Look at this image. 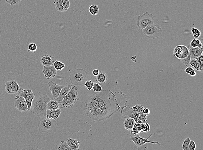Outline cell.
<instances>
[{"label":"cell","instance_id":"1","mask_svg":"<svg viewBox=\"0 0 203 150\" xmlns=\"http://www.w3.org/2000/svg\"><path fill=\"white\" fill-rule=\"evenodd\" d=\"M84 108L87 116L95 122H100L108 119L121 107L115 94L107 89L91 96Z\"/></svg>","mask_w":203,"mask_h":150},{"label":"cell","instance_id":"2","mask_svg":"<svg viewBox=\"0 0 203 150\" xmlns=\"http://www.w3.org/2000/svg\"><path fill=\"white\" fill-rule=\"evenodd\" d=\"M51 99L46 94H43L38 96L33 102V114L35 116L46 118L47 105Z\"/></svg>","mask_w":203,"mask_h":150},{"label":"cell","instance_id":"3","mask_svg":"<svg viewBox=\"0 0 203 150\" xmlns=\"http://www.w3.org/2000/svg\"><path fill=\"white\" fill-rule=\"evenodd\" d=\"M66 84L70 88V90L64 97L63 101L60 102V105L62 108L69 109L72 107L76 101L79 100V98L78 90L76 86L71 84L69 83Z\"/></svg>","mask_w":203,"mask_h":150},{"label":"cell","instance_id":"4","mask_svg":"<svg viewBox=\"0 0 203 150\" xmlns=\"http://www.w3.org/2000/svg\"><path fill=\"white\" fill-rule=\"evenodd\" d=\"M39 130L41 132L53 134L57 131V122L56 119L42 118L38 123Z\"/></svg>","mask_w":203,"mask_h":150},{"label":"cell","instance_id":"5","mask_svg":"<svg viewBox=\"0 0 203 150\" xmlns=\"http://www.w3.org/2000/svg\"><path fill=\"white\" fill-rule=\"evenodd\" d=\"M72 84L81 86L84 84L88 79L86 71L82 69H76L72 71L69 77Z\"/></svg>","mask_w":203,"mask_h":150},{"label":"cell","instance_id":"6","mask_svg":"<svg viewBox=\"0 0 203 150\" xmlns=\"http://www.w3.org/2000/svg\"><path fill=\"white\" fill-rule=\"evenodd\" d=\"M120 113L123 116H127L130 118H133L136 122L141 121L144 123L147 121V116L148 115H145L141 112H136L130 107L124 104L120 110Z\"/></svg>","mask_w":203,"mask_h":150},{"label":"cell","instance_id":"7","mask_svg":"<svg viewBox=\"0 0 203 150\" xmlns=\"http://www.w3.org/2000/svg\"><path fill=\"white\" fill-rule=\"evenodd\" d=\"M154 21V19L153 14L146 12L137 17L136 26L139 29H143L153 24Z\"/></svg>","mask_w":203,"mask_h":150},{"label":"cell","instance_id":"8","mask_svg":"<svg viewBox=\"0 0 203 150\" xmlns=\"http://www.w3.org/2000/svg\"><path fill=\"white\" fill-rule=\"evenodd\" d=\"M145 36L148 38L153 39H159V36L162 34L163 30L157 24H153L142 29Z\"/></svg>","mask_w":203,"mask_h":150},{"label":"cell","instance_id":"9","mask_svg":"<svg viewBox=\"0 0 203 150\" xmlns=\"http://www.w3.org/2000/svg\"><path fill=\"white\" fill-rule=\"evenodd\" d=\"M153 135V134H150L148 137L146 138H142L138 134L136 135H135L134 136H132L130 137V138L128 139L129 140H131L133 141L135 145L138 147L142 146L143 145L146 144L148 143H150L153 144H157L160 146L163 145V144H160L159 142L158 141H150L149 140V139Z\"/></svg>","mask_w":203,"mask_h":150},{"label":"cell","instance_id":"10","mask_svg":"<svg viewBox=\"0 0 203 150\" xmlns=\"http://www.w3.org/2000/svg\"><path fill=\"white\" fill-rule=\"evenodd\" d=\"M18 95L22 96L26 100L28 107V111L31 109L33 101L35 98V94L31 89H23L20 87L18 91Z\"/></svg>","mask_w":203,"mask_h":150},{"label":"cell","instance_id":"11","mask_svg":"<svg viewBox=\"0 0 203 150\" xmlns=\"http://www.w3.org/2000/svg\"><path fill=\"white\" fill-rule=\"evenodd\" d=\"M174 56L179 60H183L188 56L189 55L187 47L182 45L175 47L173 51Z\"/></svg>","mask_w":203,"mask_h":150},{"label":"cell","instance_id":"12","mask_svg":"<svg viewBox=\"0 0 203 150\" xmlns=\"http://www.w3.org/2000/svg\"><path fill=\"white\" fill-rule=\"evenodd\" d=\"M15 107L20 112L28 111L27 103L25 99L20 96H16L15 101Z\"/></svg>","mask_w":203,"mask_h":150},{"label":"cell","instance_id":"13","mask_svg":"<svg viewBox=\"0 0 203 150\" xmlns=\"http://www.w3.org/2000/svg\"><path fill=\"white\" fill-rule=\"evenodd\" d=\"M20 88V86L16 80H9L6 83L5 90L7 93L11 94H17Z\"/></svg>","mask_w":203,"mask_h":150},{"label":"cell","instance_id":"14","mask_svg":"<svg viewBox=\"0 0 203 150\" xmlns=\"http://www.w3.org/2000/svg\"><path fill=\"white\" fill-rule=\"evenodd\" d=\"M48 84L50 87V90L51 92L52 99L53 100H56L57 98L60 91L64 86L59 85L53 81H50Z\"/></svg>","mask_w":203,"mask_h":150},{"label":"cell","instance_id":"15","mask_svg":"<svg viewBox=\"0 0 203 150\" xmlns=\"http://www.w3.org/2000/svg\"><path fill=\"white\" fill-rule=\"evenodd\" d=\"M54 4L55 8L60 12H66L70 7L69 0H55Z\"/></svg>","mask_w":203,"mask_h":150},{"label":"cell","instance_id":"16","mask_svg":"<svg viewBox=\"0 0 203 150\" xmlns=\"http://www.w3.org/2000/svg\"><path fill=\"white\" fill-rule=\"evenodd\" d=\"M42 72L45 77L47 79L54 78L57 74V70L55 69L53 65L44 66Z\"/></svg>","mask_w":203,"mask_h":150},{"label":"cell","instance_id":"17","mask_svg":"<svg viewBox=\"0 0 203 150\" xmlns=\"http://www.w3.org/2000/svg\"><path fill=\"white\" fill-rule=\"evenodd\" d=\"M187 47L191 59H197L203 54V48H199L197 46L193 48L190 46V45L188 46Z\"/></svg>","mask_w":203,"mask_h":150},{"label":"cell","instance_id":"18","mask_svg":"<svg viewBox=\"0 0 203 150\" xmlns=\"http://www.w3.org/2000/svg\"><path fill=\"white\" fill-rule=\"evenodd\" d=\"M55 59L53 57L46 55L42 56L40 59V62L44 66H49L53 65Z\"/></svg>","mask_w":203,"mask_h":150},{"label":"cell","instance_id":"19","mask_svg":"<svg viewBox=\"0 0 203 150\" xmlns=\"http://www.w3.org/2000/svg\"><path fill=\"white\" fill-rule=\"evenodd\" d=\"M62 111L61 109H58L57 110H47L46 113V118L50 119H57L60 116Z\"/></svg>","mask_w":203,"mask_h":150},{"label":"cell","instance_id":"20","mask_svg":"<svg viewBox=\"0 0 203 150\" xmlns=\"http://www.w3.org/2000/svg\"><path fill=\"white\" fill-rule=\"evenodd\" d=\"M69 90H70V88H69L68 84H66V85L64 86L62 88L59 96H58L57 98L55 100V101H57L58 103H60V102L63 101L64 97L66 96V95L69 92Z\"/></svg>","mask_w":203,"mask_h":150},{"label":"cell","instance_id":"21","mask_svg":"<svg viewBox=\"0 0 203 150\" xmlns=\"http://www.w3.org/2000/svg\"><path fill=\"white\" fill-rule=\"evenodd\" d=\"M67 143L68 144L69 147L71 150H77L79 149L80 146V142L78 141L77 139H74L69 138L67 139Z\"/></svg>","mask_w":203,"mask_h":150},{"label":"cell","instance_id":"22","mask_svg":"<svg viewBox=\"0 0 203 150\" xmlns=\"http://www.w3.org/2000/svg\"><path fill=\"white\" fill-rule=\"evenodd\" d=\"M143 123V122L141 121H137L135 122L134 126L132 129L131 132L134 135L139 134L142 131V124Z\"/></svg>","mask_w":203,"mask_h":150},{"label":"cell","instance_id":"23","mask_svg":"<svg viewBox=\"0 0 203 150\" xmlns=\"http://www.w3.org/2000/svg\"><path fill=\"white\" fill-rule=\"evenodd\" d=\"M97 82L100 84H104L107 82L108 76L105 72H100L99 74L96 76Z\"/></svg>","mask_w":203,"mask_h":150},{"label":"cell","instance_id":"24","mask_svg":"<svg viewBox=\"0 0 203 150\" xmlns=\"http://www.w3.org/2000/svg\"><path fill=\"white\" fill-rule=\"evenodd\" d=\"M135 121L133 118H130V119H127L124 121L123 123V126L126 130L131 131L132 128L134 126Z\"/></svg>","mask_w":203,"mask_h":150},{"label":"cell","instance_id":"25","mask_svg":"<svg viewBox=\"0 0 203 150\" xmlns=\"http://www.w3.org/2000/svg\"><path fill=\"white\" fill-rule=\"evenodd\" d=\"M189 65H191L192 67L195 68L197 71H203V65L200 64L197 61L196 59H191L189 63Z\"/></svg>","mask_w":203,"mask_h":150},{"label":"cell","instance_id":"26","mask_svg":"<svg viewBox=\"0 0 203 150\" xmlns=\"http://www.w3.org/2000/svg\"><path fill=\"white\" fill-rule=\"evenodd\" d=\"M60 103L55 100H50L47 103V109L48 110H55L59 109L60 108Z\"/></svg>","mask_w":203,"mask_h":150},{"label":"cell","instance_id":"27","mask_svg":"<svg viewBox=\"0 0 203 150\" xmlns=\"http://www.w3.org/2000/svg\"><path fill=\"white\" fill-rule=\"evenodd\" d=\"M89 12L93 16L97 15L99 13V8L97 5H92L89 8Z\"/></svg>","mask_w":203,"mask_h":150},{"label":"cell","instance_id":"28","mask_svg":"<svg viewBox=\"0 0 203 150\" xmlns=\"http://www.w3.org/2000/svg\"><path fill=\"white\" fill-rule=\"evenodd\" d=\"M53 66L57 71H61L65 68V65L60 61H56L54 63Z\"/></svg>","mask_w":203,"mask_h":150},{"label":"cell","instance_id":"29","mask_svg":"<svg viewBox=\"0 0 203 150\" xmlns=\"http://www.w3.org/2000/svg\"><path fill=\"white\" fill-rule=\"evenodd\" d=\"M57 149L59 150H71L67 142L63 141H61L60 144L58 146Z\"/></svg>","mask_w":203,"mask_h":150},{"label":"cell","instance_id":"30","mask_svg":"<svg viewBox=\"0 0 203 150\" xmlns=\"http://www.w3.org/2000/svg\"><path fill=\"white\" fill-rule=\"evenodd\" d=\"M191 31L192 33L193 36L195 39H198L201 36V32L199 30L195 28V27H192Z\"/></svg>","mask_w":203,"mask_h":150},{"label":"cell","instance_id":"31","mask_svg":"<svg viewBox=\"0 0 203 150\" xmlns=\"http://www.w3.org/2000/svg\"><path fill=\"white\" fill-rule=\"evenodd\" d=\"M38 149L36 147L30 145H23L20 146L17 150H38Z\"/></svg>","mask_w":203,"mask_h":150},{"label":"cell","instance_id":"32","mask_svg":"<svg viewBox=\"0 0 203 150\" xmlns=\"http://www.w3.org/2000/svg\"><path fill=\"white\" fill-rule=\"evenodd\" d=\"M191 141L190 138L189 137H187L184 141L182 143L181 149L183 150H189V145Z\"/></svg>","mask_w":203,"mask_h":150},{"label":"cell","instance_id":"33","mask_svg":"<svg viewBox=\"0 0 203 150\" xmlns=\"http://www.w3.org/2000/svg\"><path fill=\"white\" fill-rule=\"evenodd\" d=\"M92 89L95 92H99L103 90L102 87L99 84L95 82H94Z\"/></svg>","mask_w":203,"mask_h":150},{"label":"cell","instance_id":"34","mask_svg":"<svg viewBox=\"0 0 203 150\" xmlns=\"http://www.w3.org/2000/svg\"><path fill=\"white\" fill-rule=\"evenodd\" d=\"M142 131L143 132H147L150 130V127L148 123L146 122L142 124Z\"/></svg>","mask_w":203,"mask_h":150},{"label":"cell","instance_id":"35","mask_svg":"<svg viewBox=\"0 0 203 150\" xmlns=\"http://www.w3.org/2000/svg\"><path fill=\"white\" fill-rule=\"evenodd\" d=\"M37 46L34 43H31L28 46V52L34 53L37 50Z\"/></svg>","mask_w":203,"mask_h":150},{"label":"cell","instance_id":"36","mask_svg":"<svg viewBox=\"0 0 203 150\" xmlns=\"http://www.w3.org/2000/svg\"><path fill=\"white\" fill-rule=\"evenodd\" d=\"M191 60V57L190 55L189 54L188 56L186 57V58L183 59V60H179V61H180L181 63H183L185 65V66L188 67L189 66V63Z\"/></svg>","mask_w":203,"mask_h":150},{"label":"cell","instance_id":"37","mask_svg":"<svg viewBox=\"0 0 203 150\" xmlns=\"http://www.w3.org/2000/svg\"><path fill=\"white\" fill-rule=\"evenodd\" d=\"M93 83L94 82L91 80H87L86 82L84 83V86L88 90H90L92 89Z\"/></svg>","mask_w":203,"mask_h":150},{"label":"cell","instance_id":"38","mask_svg":"<svg viewBox=\"0 0 203 150\" xmlns=\"http://www.w3.org/2000/svg\"><path fill=\"white\" fill-rule=\"evenodd\" d=\"M144 108L143 106L142 105H136L132 107L131 109L136 112H141Z\"/></svg>","mask_w":203,"mask_h":150},{"label":"cell","instance_id":"39","mask_svg":"<svg viewBox=\"0 0 203 150\" xmlns=\"http://www.w3.org/2000/svg\"><path fill=\"white\" fill-rule=\"evenodd\" d=\"M6 2L9 4L11 5H17L22 1V0H5Z\"/></svg>","mask_w":203,"mask_h":150},{"label":"cell","instance_id":"40","mask_svg":"<svg viewBox=\"0 0 203 150\" xmlns=\"http://www.w3.org/2000/svg\"><path fill=\"white\" fill-rule=\"evenodd\" d=\"M196 148V145L194 141L191 140L189 145V150H195Z\"/></svg>","mask_w":203,"mask_h":150},{"label":"cell","instance_id":"41","mask_svg":"<svg viewBox=\"0 0 203 150\" xmlns=\"http://www.w3.org/2000/svg\"><path fill=\"white\" fill-rule=\"evenodd\" d=\"M193 70H194V68H191V67H189L188 66V67H187V68H185L184 71H185V72H186V73H187V74H189L190 73L191 71H193Z\"/></svg>","mask_w":203,"mask_h":150},{"label":"cell","instance_id":"42","mask_svg":"<svg viewBox=\"0 0 203 150\" xmlns=\"http://www.w3.org/2000/svg\"><path fill=\"white\" fill-rule=\"evenodd\" d=\"M142 113L144 114L145 115H148L150 113V110H149L148 108H144L143 110L142 111Z\"/></svg>","mask_w":203,"mask_h":150},{"label":"cell","instance_id":"43","mask_svg":"<svg viewBox=\"0 0 203 150\" xmlns=\"http://www.w3.org/2000/svg\"><path fill=\"white\" fill-rule=\"evenodd\" d=\"M196 39H193L191 41V42L190 43V46H191L192 47L195 48L197 47L196 43Z\"/></svg>","mask_w":203,"mask_h":150},{"label":"cell","instance_id":"44","mask_svg":"<svg viewBox=\"0 0 203 150\" xmlns=\"http://www.w3.org/2000/svg\"><path fill=\"white\" fill-rule=\"evenodd\" d=\"M100 71L98 69H94L92 71V74L94 76H97L99 74Z\"/></svg>","mask_w":203,"mask_h":150},{"label":"cell","instance_id":"45","mask_svg":"<svg viewBox=\"0 0 203 150\" xmlns=\"http://www.w3.org/2000/svg\"><path fill=\"white\" fill-rule=\"evenodd\" d=\"M189 74V75H190V76H191L192 77H194V76H195L196 75L197 73L194 70H193V71H191V73H190V74Z\"/></svg>","mask_w":203,"mask_h":150},{"label":"cell","instance_id":"46","mask_svg":"<svg viewBox=\"0 0 203 150\" xmlns=\"http://www.w3.org/2000/svg\"><path fill=\"white\" fill-rule=\"evenodd\" d=\"M201 42V41L199 39H196V43L197 45V46Z\"/></svg>","mask_w":203,"mask_h":150},{"label":"cell","instance_id":"47","mask_svg":"<svg viewBox=\"0 0 203 150\" xmlns=\"http://www.w3.org/2000/svg\"><path fill=\"white\" fill-rule=\"evenodd\" d=\"M197 47L199 48H203V44L202 43V42L200 43L197 46Z\"/></svg>","mask_w":203,"mask_h":150}]
</instances>
